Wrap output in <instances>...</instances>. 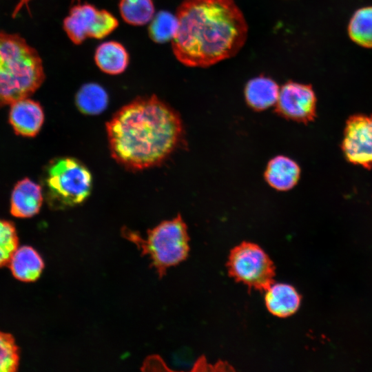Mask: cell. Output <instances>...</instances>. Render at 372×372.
Wrapping results in <instances>:
<instances>
[{"label":"cell","mask_w":372,"mask_h":372,"mask_svg":"<svg viewBox=\"0 0 372 372\" xmlns=\"http://www.w3.org/2000/svg\"><path fill=\"white\" fill-rule=\"evenodd\" d=\"M122 234L137 246L142 256H149L160 278L167 268L183 261L188 255L187 227L180 214L149 229L146 238L126 228L123 229Z\"/></svg>","instance_id":"obj_4"},{"label":"cell","mask_w":372,"mask_h":372,"mask_svg":"<svg viewBox=\"0 0 372 372\" xmlns=\"http://www.w3.org/2000/svg\"><path fill=\"white\" fill-rule=\"evenodd\" d=\"M19 364V349L14 337L0 331V372L17 371Z\"/></svg>","instance_id":"obj_21"},{"label":"cell","mask_w":372,"mask_h":372,"mask_svg":"<svg viewBox=\"0 0 372 372\" xmlns=\"http://www.w3.org/2000/svg\"><path fill=\"white\" fill-rule=\"evenodd\" d=\"M176 16L172 48L185 66L213 65L235 56L245 43L247 23L234 0H184Z\"/></svg>","instance_id":"obj_2"},{"label":"cell","mask_w":372,"mask_h":372,"mask_svg":"<svg viewBox=\"0 0 372 372\" xmlns=\"http://www.w3.org/2000/svg\"><path fill=\"white\" fill-rule=\"evenodd\" d=\"M44 79L37 50L20 36L0 31V107L28 98Z\"/></svg>","instance_id":"obj_3"},{"label":"cell","mask_w":372,"mask_h":372,"mask_svg":"<svg viewBox=\"0 0 372 372\" xmlns=\"http://www.w3.org/2000/svg\"><path fill=\"white\" fill-rule=\"evenodd\" d=\"M118 26V20L111 12L90 3L74 6L63 21L65 34L75 45L81 44L88 38L103 39Z\"/></svg>","instance_id":"obj_7"},{"label":"cell","mask_w":372,"mask_h":372,"mask_svg":"<svg viewBox=\"0 0 372 372\" xmlns=\"http://www.w3.org/2000/svg\"><path fill=\"white\" fill-rule=\"evenodd\" d=\"M280 87L273 79L260 76L249 80L244 90L247 104L254 110L260 112L275 105Z\"/></svg>","instance_id":"obj_13"},{"label":"cell","mask_w":372,"mask_h":372,"mask_svg":"<svg viewBox=\"0 0 372 372\" xmlns=\"http://www.w3.org/2000/svg\"><path fill=\"white\" fill-rule=\"evenodd\" d=\"M43 200L42 187L25 178L14 186L10 198V213L17 218H30L40 211Z\"/></svg>","instance_id":"obj_11"},{"label":"cell","mask_w":372,"mask_h":372,"mask_svg":"<svg viewBox=\"0 0 372 372\" xmlns=\"http://www.w3.org/2000/svg\"><path fill=\"white\" fill-rule=\"evenodd\" d=\"M118 9L123 20L134 26L149 23L155 14L152 0H120Z\"/></svg>","instance_id":"obj_18"},{"label":"cell","mask_w":372,"mask_h":372,"mask_svg":"<svg viewBox=\"0 0 372 372\" xmlns=\"http://www.w3.org/2000/svg\"><path fill=\"white\" fill-rule=\"evenodd\" d=\"M106 131L112 158L133 171L161 165L185 143L180 114L155 95L123 106L106 123Z\"/></svg>","instance_id":"obj_1"},{"label":"cell","mask_w":372,"mask_h":372,"mask_svg":"<svg viewBox=\"0 0 372 372\" xmlns=\"http://www.w3.org/2000/svg\"><path fill=\"white\" fill-rule=\"evenodd\" d=\"M8 265L16 279L23 282H33L40 277L44 268V262L34 248L22 246L14 251Z\"/></svg>","instance_id":"obj_14"},{"label":"cell","mask_w":372,"mask_h":372,"mask_svg":"<svg viewBox=\"0 0 372 372\" xmlns=\"http://www.w3.org/2000/svg\"><path fill=\"white\" fill-rule=\"evenodd\" d=\"M341 149L348 162L372 168V115L354 114L347 120Z\"/></svg>","instance_id":"obj_9"},{"label":"cell","mask_w":372,"mask_h":372,"mask_svg":"<svg viewBox=\"0 0 372 372\" xmlns=\"http://www.w3.org/2000/svg\"><path fill=\"white\" fill-rule=\"evenodd\" d=\"M94 59L99 69L110 75H118L124 72L130 61V56L125 48L115 41L101 43L96 49Z\"/></svg>","instance_id":"obj_16"},{"label":"cell","mask_w":372,"mask_h":372,"mask_svg":"<svg viewBox=\"0 0 372 372\" xmlns=\"http://www.w3.org/2000/svg\"><path fill=\"white\" fill-rule=\"evenodd\" d=\"M44 196L50 207L64 209L83 203L90 196L92 176L79 160L69 156L52 160L43 176Z\"/></svg>","instance_id":"obj_5"},{"label":"cell","mask_w":372,"mask_h":372,"mask_svg":"<svg viewBox=\"0 0 372 372\" xmlns=\"http://www.w3.org/2000/svg\"><path fill=\"white\" fill-rule=\"evenodd\" d=\"M316 105L311 85L289 81L280 88L274 112L286 119L308 124L316 118Z\"/></svg>","instance_id":"obj_8"},{"label":"cell","mask_w":372,"mask_h":372,"mask_svg":"<svg viewBox=\"0 0 372 372\" xmlns=\"http://www.w3.org/2000/svg\"><path fill=\"white\" fill-rule=\"evenodd\" d=\"M348 32L358 45L372 48V6L358 9L351 18Z\"/></svg>","instance_id":"obj_19"},{"label":"cell","mask_w":372,"mask_h":372,"mask_svg":"<svg viewBox=\"0 0 372 372\" xmlns=\"http://www.w3.org/2000/svg\"><path fill=\"white\" fill-rule=\"evenodd\" d=\"M108 99L107 93L102 86L95 83H89L79 90L75 102L81 112L96 115L106 109Z\"/></svg>","instance_id":"obj_17"},{"label":"cell","mask_w":372,"mask_h":372,"mask_svg":"<svg viewBox=\"0 0 372 372\" xmlns=\"http://www.w3.org/2000/svg\"><path fill=\"white\" fill-rule=\"evenodd\" d=\"M44 121V112L39 103L25 98L11 104L9 122L16 134L35 136Z\"/></svg>","instance_id":"obj_10"},{"label":"cell","mask_w":372,"mask_h":372,"mask_svg":"<svg viewBox=\"0 0 372 372\" xmlns=\"http://www.w3.org/2000/svg\"><path fill=\"white\" fill-rule=\"evenodd\" d=\"M265 291V304L273 315L287 317L299 308L301 298L293 287L283 283H272Z\"/></svg>","instance_id":"obj_15"},{"label":"cell","mask_w":372,"mask_h":372,"mask_svg":"<svg viewBox=\"0 0 372 372\" xmlns=\"http://www.w3.org/2000/svg\"><path fill=\"white\" fill-rule=\"evenodd\" d=\"M300 174L301 169L295 161L288 156L279 155L268 162L264 177L271 187L277 191L285 192L296 185Z\"/></svg>","instance_id":"obj_12"},{"label":"cell","mask_w":372,"mask_h":372,"mask_svg":"<svg viewBox=\"0 0 372 372\" xmlns=\"http://www.w3.org/2000/svg\"><path fill=\"white\" fill-rule=\"evenodd\" d=\"M178 27L176 14L167 11H159L149 22L148 34L151 40L157 43L172 41Z\"/></svg>","instance_id":"obj_20"},{"label":"cell","mask_w":372,"mask_h":372,"mask_svg":"<svg viewBox=\"0 0 372 372\" xmlns=\"http://www.w3.org/2000/svg\"><path fill=\"white\" fill-rule=\"evenodd\" d=\"M29 1L30 0H20L19 4L17 5V8L15 9V11L14 12L13 16H15L17 14V12L21 9L22 6L24 5V4H27Z\"/></svg>","instance_id":"obj_23"},{"label":"cell","mask_w":372,"mask_h":372,"mask_svg":"<svg viewBox=\"0 0 372 372\" xmlns=\"http://www.w3.org/2000/svg\"><path fill=\"white\" fill-rule=\"evenodd\" d=\"M229 273L251 288L266 290L272 283L275 267L269 257L257 245L244 242L230 252Z\"/></svg>","instance_id":"obj_6"},{"label":"cell","mask_w":372,"mask_h":372,"mask_svg":"<svg viewBox=\"0 0 372 372\" xmlns=\"http://www.w3.org/2000/svg\"><path fill=\"white\" fill-rule=\"evenodd\" d=\"M19 247V238L14 225L0 219V267L8 262Z\"/></svg>","instance_id":"obj_22"}]
</instances>
